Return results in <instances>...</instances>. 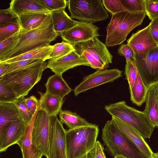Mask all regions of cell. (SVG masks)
Segmentation results:
<instances>
[{
	"mask_svg": "<svg viewBox=\"0 0 158 158\" xmlns=\"http://www.w3.org/2000/svg\"><path fill=\"white\" fill-rule=\"evenodd\" d=\"M58 36L53 29L50 14H48L37 28L26 31L21 30L17 45L3 57L0 63L27 52L49 46Z\"/></svg>",
	"mask_w": 158,
	"mask_h": 158,
	"instance_id": "obj_1",
	"label": "cell"
},
{
	"mask_svg": "<svg viewBox=\"0 0 158 158\" xmlns=\"http://www.w3.org/2000/svg\"><path fill=\"white\" fill-rule=\"evenodd\" d=\"M102 138L106 152L111 156L122 155L127 158H149L111 120L106 123L102 130Z\"/></svg>",
	"mask_w": 158,
	"mask_h": 158,
	"instance_id": "obj_2",
	"label": "cell"
},
{
	"mask_svg": "<svg viewBox=\"0 0 158 158\" xmlns=\"http://www.w3.org/2000/svg\"><path fill=\"white\" fill-rule=\"evenodd\" d=\"M146 15L145 12L128 11L112 15L106 28V46L113 47L121 44L133 29L141 25Z\"/></svg>",
	"mask_w": 158,
	"mask_h": 158,
	"instance_id": "obj_3",
	"label": "cell"
},
{
	"mask_svg": "<svg viewBox=\"0 0 158 158\" xmlns=\"http://www.w3.org/2000/svg\"><path fill=\"white\" fill-rule=\"evenodd\" d=\"M47 62L42 60L29 66L7 73L0 77V83L10 88L17 98L27 95L40 80Z\"/></svg>",
	"mask_w": 158,
	"mask_h": 158,
	"instance_id": "obj_4",
	"label": "cell"
},
{
	"mask_svg": "<svg viewBox=\"0 0 158 158\" xmlns=\"http://www.w3.org/2000/svg\"><path fill=\"white\" fill-rule=\"evenodd\" d=\"M95 124L66 130L68 158H82L95 147L99 133Z\"/></svg>",
	"mask_w": 158,
	"mask_h": 158,
	"instance_id": "obj_5",
	"label": "cell"
},
{
	"mask_svg": "<svg viewBox=\"0 0 158 158\" xmlns=\"http://www.w3.org/2000/svg\"><path fill=\"white\" fill-rule=\"evenodd\" d=\"M105 109L137 131L144 139L151 137L154 127L143 111L128 106L123 101L106 105Z\"/></svg>",
	"mask_w": 158,
	"mask_h": 158,
	"instance_id": "obj_6",
	"label": "cell"
},
{
	"mask_svg": "<svg viewBox=\"0 0 158 158\" xmlns=\"http://www.w3.org/2000/svg\"><path fill=\"white\" fill-rule=\"evenodd\" d=\"M67 4L72 19L93 23L109 16L101 0H69Z\"/></svg>",
	"mask_w": 158,
	"mask_h": 158,
	"instance_id": "obj_7",
	"label": "cell"
},
{
	"mask_svg": "<svg viewBox=\"0 0 158 158\" xmlns=\"http://www.w3.org/2000/svg\"><path fill=\"white\" fill-rule=\"evenodd\" d=\"M132 59L140 77L147 88L158 83V47L145 54L133 53Z\"/></svg>",
	"mask_w": 158,
	"mask_h": 158,
	"instance_id": "obj_8",
	"label": "cell"
},
{
	"mask_svg": "<svg viewBox=\"0 0 158 158\" xmlns=\"http://www.w3.org/2000/svg\"><path fill=\"white\" fill-rule=\"evenodd\" d=\"M51 125L52 117L40 108L33 124L31 139L34 144L46 157L47 155Z\"/></svg>",
	"mask_w": 158,
	"mask_h": 158,
	"instance_id": "obj_9",
	"label": "cell"
},
{
	"mask_svg": "<svg viewBox=\"0 0 158 158\" xmlns=\"http://www.w3.org/2000/svg\"><path fill=\"white\" fill-rule=\"evenodd\" d=\"M57 116L52 117V125L46 158H68L66 130Z\"/></svg>",
	"mask_w": 158,
	"mask_h": 158,
	"instance_id": "obj_10",
	"label": "cell"
},
{
	"mask_svg": "<svg viewBox=\"0 0 158 158\" xmlns=\"http://www.w3.org/2000/svg\"><path fill=\"white\" fill-rule=\"evenodd\" d=\"M99 28L92 23L79 21L76 25L63 32L60 36L63 41L74 48L78 44L99 36Z\"/></svg>",
	"mask_w": 158,
	"mask_h": 158,
	"instance_id": "obj_11",
	"label": "cell"
},
{
	"mask_svg": "<svg viewBox=\"0 0 158 158\" xmlns=\"http://www.w3.org/2000/svg\"><path fill=\"white\" fill-rule=\"evenodd\" d=\"M123 71L118 69L97 70L83 78L74 90L77 96L91 89L104 84L112 82L122 76Z\"/></svg>",
	"mask_w": 158,
	"mask_h": 158,
	"instance_id": "obj_12",
	"label": "cell"
},
{
	"mask_svg": "<svg viewBox=\"0 0 158 158\" xmlns=\"http://www.w3.org/2000/svg\"><path fill=\"white\" fill-rule=\"evenodd\" d=\"M76 50L85 51L103 65L106 69L112 62L113 56L109 52L105 44L98 37L77 44L74 47Z\"/></svg>",
	"mask_w": 158,
	"mask_h": 158,
	"instance_id": "obj_13",
	"label": "cell"
},
{
	"mask_svg": "<svg viewBox=\"0 0 158 158\" xmlns=\"http://www.w3.org/2000/svg\"><path fill=\"white\" fill-rule=\"evenodd\" d=\"M149 27V24L133 33L127 40V44L132 48L133 53L145 54L158 47L151 35Z\"/></svg>",
	"mask_w": 158,
	"mask_h": 158,
	"instance_id": "obj_14",
	"label": "cell"
},
{
	"mask_svg": "<svg viewBox=\"0 0 158 158\" xmlns=\"http://www.w3.org/2000/svg\"><path fill=\"white\" fill-rule=\"evenodd\" d=\"M80 65L89 66V63L76 51H72L59 58L49 60L47 68L49 69L56 74L62 75L68 70Z\"/></svg>",
	"mask_w": 158,
	"mask_h": 158,
	"instance_id": "obj_15",
	"label": "cell"
},
{
	"mask_svg": "<svg viewBox=\"0 0 158 158\" xmlns=\"http://www.w3.org/2000/svg\"><path fill=\"white\" fill-rule=\"evenodd\" d=\"M27 124L22 119L13 122L0 134V152H5L10 147L17 144L23 135Z\"/></svg>",
	"mask_w": 158,
	"mask_h": 158,
	"instance_id": "obj_16",
	"label": "cell"
},
{
	"mask_svg": "<svg viewBox=\"0 0 158 158\" xmlns=\"http://www.w3.org/2000/svg\"><path fill=\"white\" fill-rule=\"evenodd\" d=\"M40 106L30 122L27 124L25 132L17 144L21 150L23 158H42L44 155L33 143L31 132L33 124Z\"/></svg>",
	"mask_w": 158,
	"mask_h": 158,
	"instance_id": "obj_17",
	"label": "cell"
},
{
	"mask_svg": "<svg viewBox=\"0 0 158 158\" xmlns=\"http://www.w3.org/2000/svg\"><path fill=\"white\" fill-rule=\"evenodd\" d=\"M119 130L147 157L151 158L153 152L144 139L135 129L115 117L111 119Z\"/></svg>",
	"mask_w": 158,
	"mask_h": 158,
	"instance_id": "obj_18",
	"label": "cell"
},
{
	"mask_svg": "<svg viewBox=\"0 0 158 158\" xmlns=\"http://www.w3.org/2000/svg\"><path fill=\"white\" fill-rule=\"evenodd\" d=\"M9 4L10 11L17 16L27 13L49 14L52 12L37 0H12Z\"/></svg>",
	"mask_w": 158,
	"mask_h": 158,
	"instance_id": "obj_19",
	"label": "cell"
},
{
	"mask_svg": "<svg viewBox=\"0 0 158 158\" xmlns=\"http://www.w3.org/2000/svg\"><path fill=\"white\" fill-rule=\"evenodd\" d=\"M144 110L145 114L154 128L158 127V85L157 83L148 88Z\"/></svg>",
	"mask_w": 158,
	"mask_h": 158,
	"instance_id": "obj_20",
	"label": "cell"
},
{
	"mask_svg": "<svg viewBox=\"0 0 158 158\" xmlns=\"http://www.w3.org/2000/svg\"><path fill=\"white\" fill-rule=\"evenodd\" d=\"M46 92L62 99L70 93L71 88L64 80L62 75L55 74L50 76L45 84Z\"/></svg>",
	"mask_w": 158,
	"mask_h": 158,
	"instance_id": "obj_21",
	"label": "cell"
},
{
	"mask_svg": "<svg viewBox=\"0 0 158 158\" xmlns=\"http://www.w3.org/2000/svg\"><path fill=\"white\" fill-rule=\"evenodd\" d=\"M40 95V109L45 111L50 117L57 116L62 110L63 99L46 92L38 91Z\"/></svg>",
	"mask_w": 158,
	"mask_h": 158,
	"instance_id": "obj_22",
	"label": "cell"
},
{
	"mask_svg": "<svg viewBox=\"0 0 158 158\" xmlns=\"http://www.w3.org/2000/svg\"><path fill=\"white\" fill-rule=\"evenodd\" d=\"M50 15L53 29L59 35L77 23V21L73 20L69 16L65 9L52 12Z\"/></svg>",
	"mask_w": 158,
	"mask_h": 158,
	"instance_id": "obj_23",
	"label": "cell"
},
{
	"mask_svg": "<svg viewBox=\"0 0 158 158\" xmlns=\"http://www.w3.org/2000/svg\"><path fill=\"white\" fill-rule=\"evenodd\" d=\"M20 119H22L15 105L10 103L0 104V134L10 124Z\"/></svg>",
	"mask_w": 158,
	"mask_h": 158,
	"instance_id": "obj_24",
	"label": "cell"
},
{
	"mask_svg": "<svg viewBox=\"0 0 158 158\" xmlns=\"http://www.w3.org/2000/svg\"><path fill=\"white\" fill-rule=\"evenodd\" d=\"M48 15L41 13H31L18 15L21 30L29 31L37 28L44 21Z\"/></svg>",
	"mask_w": 158,
	"mask_h": 158,
	"instance_id": "obj_25",
	"label": "cell"
},
{
	"mask_svg": "<svg viewBox=\"0 0 158 158\" xmlns=\"http://www.w3.org/2000/svg\"><path fill=\"white\" fill-rule=\"evenodd\" d=\"M52 48L53 45H52L39 48L27 52L0 63H10L22 60L33 59L43 60L45 61L48 60V57Z\"/></svg>",
	"mask_w": 158,
	"mask_h": 158,
	"instance_id": "obj_26",
	"label": "cell"
},
{
	"mask_svg": "<svg viewBox=\"0 0 158 158\" xmlns=\"http://www.w3.org/2000/svg\"><path fill=\"white\" fill-rule=\"evenodd\" d=\"M60 121L65 124L69 129H73L81 127L90 125L89 123L76 113L67 110H61L59 114Z\"/></svg>",
	"mask_w": 158,
	"mask_h": 158,
	"instance_id": "obj_27",
	"label": "cell"
},
{
	"mask_svg": "<svg viewBox=\"0 0 158 158\" xmlns=\"http://www.w3.org/2000/svg\"><path fill=\"white\" fill-rule=\"evenodd\" d=\"M129 89L131 101L138 106H141L145 101L148 88L143 83L138 73L134 84Z\"/></svg>",
	"mask_w": 158,
	"mask_h": 158,
	"instance_id": "obj_28",
	"label": "cell"
},
{
	"mask_svg": "<svg viewBox=\"0 0 158 158\" xmlns=\"http://www.w3.org/2000/svg\"><path fill=\"white\" fill-rule=\"evenodd\" d=\"M75 49L70 44L62 41L53 45V48L48 60H55L64 56Z\"/></svg>",
	"mask_w": 158,
	"mask_h": 158,
	"instance_id": "obj_29",
	"label": "cell"
},
{
	"mask_svg": "<svg viewBox=\"0 0 158 158\" xmlns=\"http://www.w3.org/2000/svg\"><path fill=\"white\" fill-rule=\"evenodd\" d=\"M21 29L18 19L0 25V42L10 37Z\"/></svg>",
	"mask_w": 158,
	"mask_h": 158,
	"instance_id": "obj_30",
	"label": "cell"
},
{
	"mask_svg": "<svg viewBox=\"0 0 158 158\" xmlns=\"http://www.w3.org/2000/svg\"><path fill=\"white\" fill-rule=\"evenodd\" d=\"M20 30L0 43V60L17 45L19 40Z\"/></svg>",
	"mask_w": 158,
	"mask_h": 158,
	"instance_id": "obj_31",
	"label": "cell"
},
{
	"mask_svg": "<svg viewBox=\"0 0 158 158\" xmlns=\"http://www.w3.org/2000/svg\"><path fill=\"white\" fill-rule=\"evenodd\" d=\"M24 98H17L11 103H13L16 106L19 111L22 120L27 124L31 121L34 115H32L26 106L24 101Z\"/></svg>",
	"mask_w": 158,
	"mask_h": 158,
	"instance_id": "obj_32",
	"label": "cell"
},
{
	"mask_svg": "<svg viewBox=\"0 0 158 158\" xmlns=\"http://www.w3.org/2000/svg\"><path fill=\"white\" fill-rule=\"evenodd\" d=\"M17 98L16 93L10 88L0 83V104L11 103Z\"/></svg>",
	"mask_w": 158,
	"mask_h": 158,
	"instance_id": "obj_33",
	"label": "cell"
},
{
	"mask_svg": "<svg viewBox=\"0 0 158 158\" xmlns=\"http://www.w3.org/2000/svg\"><path fill=\"white\" fill-rule=\"evenodd\" d=\"M138 72L133 60L126 61L124 73L128 81L129 89L133 85L136 81Z\"/></svg>",
	"mask_w": 158,
	"mask_h": 158,
	"instance_id": "obj_34",
	"label": "cell"
},
{
	"mask_svg": "<svg viewBox=\"0 0 158 158\" xmlns=\"http://www.w3.org/2000/svg\"><path fill=\"white\" fill-rule=\"evenodd\" d=\"M42 60H44L38 59L24 60L8 63V67L3 76L11 72L29 66Z\"/></svg>",
	"mask_w": 158,
	"mask_h": 158,
	"instance_id": "obj_35",
	"label": "cell"
},
{
	"mask_svg": "<svg viewBox=\"0 0 158 158\" xmlns=\"http://www.w3.org/2000/svg\"><path fill=\"white\" fill-rule=\"evenodd\" d=\"M121 1L128 11L135 12L145 11L143 0H121Z\"/></svg>",
	"mask_w": 158,
	"mask_h": 158,
	"instance_id": "obj_36",
	"label": "cell"
},
{
	"mask_svg": "<svg viewBox=\"0 0 158 158\" xmlns=\"http://www.w3.org/2000/svg\"><path fill=\"white\" fill-rule=\"evenodd\" d=\"M102 2L106 9L112 15L127 11L122 4L121 0H103Z\"/></svg>",
	"mask_w": 158,
	"mask_h": 158,
	"instance_id": "obj_37",
	"label": "cell"
},
{
	"mask_svg": "<svg viewBox=\"0 0 158 158\" xmlns=\"http://www.w3.org/2000/svg\"><path fill=\"white\" fill-rule=\"evenodd\" d=\"M51 11L65 9L66 7L67 0H37Z\"/></svg>",
	"mask_w": 158,
	"mask_h": 158,
	"instance_id": "obj_38",
	"label": "cell"
},
{
	"mask_svg": "<svg viewBox=\"0 0 158 158\" xmlns=\"http://www.w3.org/2000/svg\"><path fill=\"white\" fill-rule=\"evenodd\" d=\"M143 0L146 15L151 21L158 19V0Z\"/></svg>",
	"mask_w": 158,
	"mask_h": 158,
	"instance_id": "obj_39",
	"label": "cell"
},
{
	"mask_svg": "<svg viewBox=\"0 0 158 158\" xmlns=\"http://www.w3.org/2000/svg\"><path fill=\"white\" fill-rule=\"evenodd\" d=\"M85 60L89 64V66L97 70L106 69L105 66L93 57L89 53L85 51L76 50Z\"/></svg>",
	"mask_w": 158,
	"mask_h": 158,
	"instance_id": "obj_40",
	"label": "cell"
},
{
	"mask_svg": "<svg viewBox=\"0 0 158 158\" xmlns=\"http://www.w3.org/2000/svg\"><path fill=\"white\" fill-rule=\"evenodd\" d=\"M24 102L27 108L34 115L40 106V100L35 96L32 95L27 98H24Z\"/></svg>",
	"mask_w": 158,
	"mask_h": 158,
	"instance_id": "obj_41",
	"label": "cell"
},
{
	"mask_svg": "<svg viewBox=\"0 0 158 158\" xmlns=\"http://www.w3.org/2000/svg\"><path fill=\"white\" fill-rule=\"evenodd\" d=\"M18 16L11 12L9 8L0 10V25L18 19Z\"/></svg>",
	"mask_w": 158,
	"mask_h": 158,
	"instance_id": "obj_42",
	"label": "cell"
},
{
	"mask_svg": "<svg viewBox=\"0 0 158 158\" xmlns=\"http://www.w3.org/2000/svg\"><path fill=\"white\" fill-rule=\"evenodd\" d=\"M118 53L121 56H123L126 61L131 60L133 57V50L127 44H122L118 49Z\"/></svg>",
	"mask_w": 158,
	"mask_h": 158,
	"instance_id": "obj_43",
	"label": "cell"
},
{
	"mask_svg": "<svg viewBox=\"0 0 158 158\" xmlns=\"http://www.w3.org/2000/svg\"><path fill=\"white\" fill-rule=\"evenodd\" d=\"M149 24L150 33L158 46V19L151 21Z\"/></svg>",
	"mask_w": 158,
	"mask_h": 158,
	"instance_id": "obj_44",
	"label": "cell"
},
{
	"mask_svg": "<svg viewBox=\"0 0 158 158\" xmlns=\"http://www.w3.org/2000/svg\"><path fill=\"white\" fill-rule=\"evenodd\" d=\"M94 158H106L103 147L98 141H97L94 148Z\"/></svg>",
	"mask_w": 158,
	"mask_h": 158,
	"instance_id": "obj_45",
	"label": "cell"
},
{
	"mask_svg": "<svg viewBox=\"0 0 158 158\" xmlns=\"http://www.w3.org/2000/svg\"><path fill=\"white\" fill-rule=\"evenodd\" d=\"M8 63H0V77H2L8 67Z\"/></svg>",
	"mask_w": 158,
	"mask_h": 158,
	"instance_id": "obj_46",
	"label": "cell"
},
{
	"mask_svg": "<svg viewBox=\"0 0 158 158\" xmlns=\"http://www.w3.org/2000/svg\"><path fill=\"white\" fill-rule=\"evenodd\" d=\"M82 158H94V148Z\"/></svg>",
	"mask_w": 158,
	"mask_h": 158,
	"instance_id": "obj_47",
	"label": "cell"
},
{
	"mask_svg": "<svg viewBox=\"0 0 158 158\" xmlns=\"http://www.w3.org/2000/svg\"><path fill=\"white\" fill-rule=\"evenodd\" d=\"M151 158H158V152L153 153Z\"/></svg>",
	"mask_w": 158,
	"mask_h": 158,
	"instance_id": "obj_48",
	"label": "cell"
},
{
	"mask_svg": "<svg viewBox=\"0 0 158 158\" xmlns=\"http://www.w3.org/2000/svg\"><path fill=\"white\" fill-rule=\"evenodd\" d=\"M113 158H127L125 156H124L122 155H117L114 157Z\"/></svg>",
	"mask_w": 158,
	"mask_h": 158,
	"instance_id": "obj_49",
	"label": "cell"
},
{
	"mask_svg": "<svg viewBox=\"0 0 158 158\" xmlns=\"http://www.w3.org/2000/svg\"><path fill=\"white\" fill-rule=\"evenodd\" d=\"M157 84H158V83H157Z\"/></svg>",
	"mask_w": 158,
	"mask_h": 158,
	"instance_id": "obj_50",
	"label": "cell"
}]
</instances>
